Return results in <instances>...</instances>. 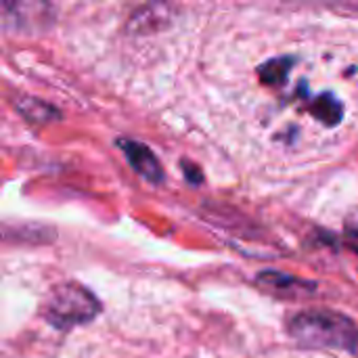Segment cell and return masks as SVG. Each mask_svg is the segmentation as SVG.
I'll list each match as a JSON object with an SVG mask.
<instances>
[{
    "mask_svg": "<svg viewBox=\"0 0 358 358\" xmlns=\"http://www.w3.org/2000/svg\"><path fill=\"white\" fill-rule=\"evenodd\" d=\"M289 334L313 348L344 350L358 357V327L334 310H306L289 321Z\"/></svg>",
    "mask_w": 358,
    "mask_h": 358,
    "instance_id": "1",
    "label": "cell"
},
{
    "mask_svg": "<svg viewBox=\"0 0 358 358\" xmlns=\"http://www.w3.org/2000/svg\"><path fill=\"white\" fill-rule=\"evenodd\" d=\"M99 298L80 283L67 281L55 285L42 306V317L55 329H73L78 325H88L101 315Z\"/></svg>",
    "mask_w": 358,
    "mask_h": 358,
    "instance_id": "2",
    "label": "cell"
},
{
    "mask_svg": "<svg viewBox=\"0 0 358 358\" xmlns=\"http://www.w3.org/2000/svg\"><path fill=\"white\" fill-rule=\"evenodd\" d=\"M52 0H0V31L38 34L50 27Z\"/></svg>",
    "mask_w": 358,
    "mask_h": 358,
    "instance_id": "3",
    "label": "cell"
},
{
    "mask_svg": "<svg viewBox=\"0 0 358 358\" xmlns=\"http://www.w3.org/2000/svg\"><path fill=\"white\" fill-rule=\"evenodd\" d=\"M117 145L122 147L126 159L130 162V166L149 182H155L159 185L164 180V170H162V164L159 159L155 157V153L143 145V143H136V141H128V138H120Z\"/></svg>",
    "mask_w": 358,
    "mask_h": 358,
    "instance_id": "4",
    "label": "cell"
},
{
    "mask_svg": "<svg viewBox=\"0 0 358 358\" xmlns=\"http://www.w3.org/2000/svg\"><path fill=\"white\" fill-rule=\"evenodd\" d=\"M50 239H55V231L48 229V227H36V224L8 227V224H0V243H2V241L48 243Z\"/></svg>",
    "mask_w": 358,
    "mask_h": 358,
    "instance_id": "5",
    "label": "cell"
},
{
    "mask_svg": "<svg viewBox=\"0 0 358 358\" xmlns=\"http://www.w3.org/2000/svg\"><path fill=\"white\" fill-rule=\"evenodd\" d=\"M310 113L325 126H338L344 117V105L334 94H319L308 105Z\"/></svg>",
    "mask_w": 358,
    "mask_h": 358,
    "instance_id": "6",
    "label": "cell"
},
{
    "mask_svg": "<svg viewBox=\"0 0 358 358\" xmlns=\"http://www.w3.org/2000/svg\"><path fill=\"white\" fill-rule=\"evenodd\" d=\"M258 281H260L262 285H266L268 289H273V292H283V289H287V292H294V296H296L300 289H304V292L313 289V285H308V283H304V281H300V279L281 275V273H262Z\"/></svg>",
    "mask_w": 358,
    "mask_h": 358,
    "instance_id": "7",
    "label": "cell"
},
{
    "mask_svg": "<svg viewBox=\"0 0 358 358\" xmlns=\"http://www.w3.org/2000/svg\"><path fill=\"white\" fill-rule=\"evenodd\" d=\"M289 69H292V59L289 57H279V59H273L268 63H264L260 69H258V76L264 84H283L289 76Z\"/></svg>",
    "mask_w": 358,
    "mask_h": 358,
    "instance_id": "8",
    "label": "cell"
},
{
    "mask_svg": "<svg viewBox=\"0 0 358 358\" xmlns=\"http://www.w3.org/2000/svg\"><path fill=\"white\" fill-rule=\"evenodd\" d=\"M19 109L27 120H34V122H48L50 115H55L52 107H48L36 99H27V103H19Z\"/></svg>",
    "mask_w": 358,
    "mask_h": 358,
    "instance_id": "9",
    "label": "cell"
},
{
    "mask_svg": "<svg viewBox=\"0 0 358 358\" xmlns=\"http://www.w3.org/2000/svg\"><path fill=\"white\" fill-rule=\"evenodd\" d=\"M344 233L350 241L358 243V208H355L344 220Z\"/></svg>",
    "mask_w": 358,
    "mask_h": 358,
    "instance_id": "10",
    "label": "cell"
}]
</instances>
